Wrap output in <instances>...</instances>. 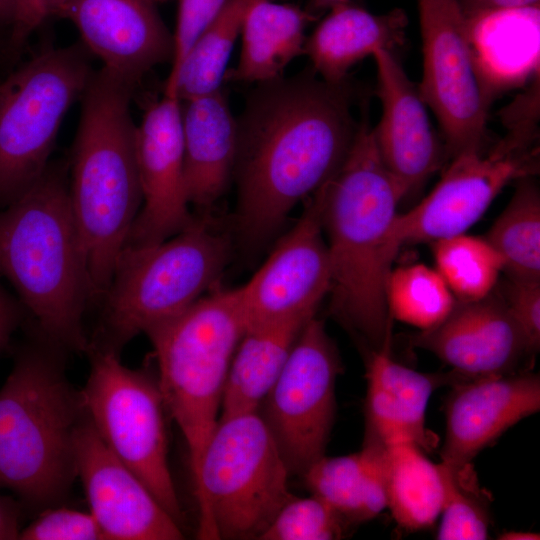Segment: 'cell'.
Segmentation results:
<instances>
[{"instance_id": "1", "label": "cell", "mask_w": 540, "mask_h": 540, "mask_svg": "<svg viewBox=\"0 0 540 540\" xmlns=\"http://www.w3.org/2000/svg\"><path fill=\"white\" fill-rule=\"evenodd\" d=\"M316 75L310 69L258 83L236 119L235 225L247 246L271 239L290 211L334 175L353 144L362 119L354 114L357 87L348 78L332 83Z\"/></svg>"}, {"instance_id": "2", "label": "cell", "mask_w": 540, "mask_h": 540, "mask_svg": "<svg viewBox=\"0 0 540 540\" xmlns=\"http://www.w3.org/2000/svg\"><path fill=\"white\" fill-rule=\"evenodd\" d=\"M331 264L332 311L370 352L391 343L386 287L401 248L394 236L405 192L378 153L367 109L339 169L318 189Z\"/></svg>"}, {"instance_id": "3", "label": "cell", "mask_w": 540, "mask_h": 540, "mask_svg": "<svg viewBox=\"0 0 540 540\" xmlns=\"http://www.w3.org/2000/svg\"><path fill=\"white\" fill-rule=\"evenodd\" d=\"M1 277L42 336L67 352H87L88 264L62 163H49L25 193L0 211Z\"/></svg>"}, {"instance_id": "4", "label": "cell", "mask_w": 540, "mask_h": 540, "mask_svg": "<svg viewBox=\"0 0 540 540\" xmlns=\"http://www.w3.org/2000/svg\"><path fill=\"white\" fill-rule=\"evenodd\" d=\"M0 389V488L24 510L63 501L77 476L75 440L86 415L65 374L67 351L35 328Z\"/></svg>"}, {"instance_id": "5", "label": "cell", "mask_w": 540, "mask_h": 540, "mask_svg": "<svg viewBox=\"0 0 540 540\" xmlns=\"http://www.w3.org/2000/svg\"><path fill=\"white\" fill-rule=\"evenodd\" d=\"M134 85L101 68L82 94L70 163L69 197L85 248L91 302H100L142 205Z\"/></svg>"}, {"instance_id": "6", "label": "cell", "mask_w": 540, "mask_h": 540, "mask_svg": "<svg viewBox=\"0 0 540 540\" xmlns=\"http://www.w3.org/2000/svg\"><path fill=\"white\" fill-rule=\"evenodd\" d=\"M230 238L207 216L148 247H123L100 302L89 349L120 355L125 345L218 285L229 261Z\"/></svg>"}, {"instance_id": "7", "label": "cell", "mask_w": 540, "mask_h": 540, "mask_svg": "<svg viewBox=\"0 0 540 540\" xmlns=\"http://www.w3.org/2000/svg\"><path fill=\"white\" fill-rule=\"evenodd\" d=\"M245 330L240 287L217 285L144 332L154 349L166 411L185 438L193 477L219 420L230 363Z\"/></svg>"}, {"instance_id": "8", "label": "cell", "mask_w": 540, "mask_h": 540, "mask_svg": "<svg viewBox=\"0 0 540 540\" xmlns=\"http://www.w3.org/2000/svg\"><path fill=\"white\" fill-rule=\"evenodd\" d=\"M290 471L258 411L220 416L195 474L199 539H259L290 492Z\"/></svg>"}, {"instance_id": "9", "label": "cell", "mask_w": 540, "mask_h": 540, "mask_svg": "<svg viewBox=\"0 0 540 540\" xmlns=\"http://www.w3.org/2000/svg\"><path fill=\"white\" fill-rule=\"evenodd\" d=\"M93 70L87 49L44 50L0 83V207L25 193L44 173L66 112Z\"/></svg>"}, {"instance_id": "10", "label": "cell", "mask_w": 540, "mask_h": 540, "mask_svg": "<svg viewBox=\"0 0 540 540\" xmlns=\"http://www.w3.org/2000/svg\"><path fill=\"white\" fill-rule=\"evenodd\" d=\"M86 354L91 367L81 394L88 419L107 448L181 524L168 463L167 411L157 378L122 365L114 353L89 349Z\"/></svg>"}, {"instance_id": "11", "label": "cell", "mask_w": 540, "mask_h": 540, "mask_svg": "<svg viewBox=\"0 0 540 540\" xmlns=\"http://www.w3.org/2000/svg\"><path fill=\"white\" fill-rule=\"evenodd\" d=\"M423 74L419 92L441 127L448 157L487 149L490 96L459 0H417Z\"/></svg>"}, {"instance_id": "12", "label": "cell", "mask_w": 540, "mask_h": 540, "mask_svg": "<svg viewBox=\"0 0 540 540\" xmlns=\"http://www.w3.org/2000/svg\"><path fill=\"white\" fill-rule=\"evenodd\" d=\"M341 370L336 345L314 316L299 333L258 410L291 474L302 476L325 455Z\"/></svg>"}, {"instance_id": "13", "label": "cell", "mask_w": 540, "mask_h": 540, "mask_svg": "<svg viewBox=\"0 0 540 540\" xmlns=\"http://www.w3.org/2000/svg\"><path fill=\"white\" fill-rule=\"evenodd\" d=\"M537 139L509 131L485 150L451 158L433 190L414 208L397 215L394 236L400 247L465 233L504 187L538 172Z\"/></svg>"}, {"instance_id": "14", "label": "cell", "mask_w": 540, "mask_h": 540, "mask_svg": "<svg viewBox=\"0 0 540 540\" xmlns=\"http://www.w3.org/2000/svg\"><path fill=\"white\" fill-rule=\"evenodd\" d=\"M332 272L318 189L296 224L240 287L246 330L285 319L312 318L330 293ZM245 330V331H246Z\"/></svg>"}, {"instance_id": "15", "label": "cell", "mask_w": 540, "mask_h": 540, "mask_svg": "<svg viewBox=\"0 0 540 540\" xmlns=\"http://www.w3.org/2000/svg\"><path fill=\"white\" fill-rule=\"evenodd\" d=\"M142 205L123 247L159 244L194 220L184 182L181 102L164 95L136 125Z\"/></svg>"}, {"instance_id": "16", "label": "cell", "mask_w": 540, "mask_h": 540, "mask_svg": "<svg viewBox=\"0 0 540 540\" xmlns=\"http://www.w3.org/2000/svg\"><path fill=\"white\" fill-rule=\"evenodd\" d=\"M77 476L108 540H179V524L140 478L103 443L87 415L75 440Z\"/></svg>"}, {"instance_id": "17", "label": "cell", "mask_w": 540, "mask_h": 540, "mask_svg": "<svg viewBox=\"0 0 540 540\" xmlns=\"http://www.w3.org/2000/svg\"><path fill=\"white\" fill-rule=\"evenodd\" d=\"M411 343L435 354L462 381L520 371L532 354L495 288L478 300H456L445 319L414 334Z\"/></svg>"}, {"instance_id": "18", "label": "cell", "mask_w": 540, "mask_h": 540, "mask_svg": "<svg viewBox=\"0 0 540 540\" xmlns=\"http://www.w3.org/2000/svg\"><path fill=\"white\" fill-rule=\"evenodd\" d=\"M382 114L373 128L380 158L407 196L418 190L448 157L434 132L427 104L391 51L373 53Z\"/></svg>"}, {"instance_id": "19", "label": "cell", "mask_w": 540, "mask_h": 540, "mask_svg": "<svg viewBox=\"0 0 540 540\" xmlns=\"http://www.w3.org/2000/svg\"><path fill=\"white\" fill-rule=\"evenodd\" d=\"M60 16L75 25L103 68L134 86L155 66L172 62L174 37L152 0H67Z\"/></svg>"}, {"instance_id": "20", "label": "cell", "mask_w": 540, "mask_h": 540, "mask_svg": "<svg viewBox=\"0 0 540 540\" xmlns=\"http://www.w3.org/2000/svg\"><path fill=\"white\" fill-rule=\"evenodd\" d=\"M540 410V377L527 369L452 385L441 461L470 463L506 430Z\"/></svg>"}, {"instance_id": "21", "label": "cell", "mask_w": 540, "mask_h": 540, "mask_svg": "<svg viewBox=\"0 0 540 540\" xmlns=\"http://www.w3.org/2000/svg\"><path fill=\"white\" fill-rule=\"evenodd\" d=\"M365 401L366 433L385 444L413 442L424 451L436 439L426 427V409L433 392L461 380L452 372L422 373L394 360L390 343L368 354Z\"/></svg>"}, {"instance_id": "22", "label": "cell", "mask_w": 540, "mask_h": 540, "mask_svg": "<svg viewBox=\"0 0 540 540\" xmlns=\"http://www.w3.org/2000/svg\"><path fill=\"white\" fill-rule=\"evenodd\" d=\"M180 102L186 195L190 205L206 211L234 174L237 121L222 87Z\"/></svg>"}, {"instance_id": "23", "label": "cell", "mask_w": 540, "mask_h": 540, "mask_svg": "<svg viewBox=\"0 0 540 540\" xmlns=\"http://www.w3.org/2000/svg\"><path fill=\"white\" fill-rule=\"evenodd\" d=\"M329 11L304 45L312 69L325 81H344L350 68L376 50L392 52L404 43L407 17L400 9L373 14L346 3Z\"/></svg>"}, {"instance_id": "24", "label": "cell", "mask_w": 540, "mask_h": 540, "mask_svg": "<svg viewBox=\"0 0 540 540\" xmlns=\"http://www.w3.org/2000/svg\"><path fill=\"white\" fill-rule=\"evenodd\" d=\"M480 76L490 94L515 87L539 71V7L467 19Z\"/></svg>"}, {"instance_id": "25", "label": "cell", "mask_w": 540, "mask_h": 540, "mask_svg": "<svg viewBox=\"0 0 540 540\" xmlns=\"http://www.w3.org/2000/svg\"><path fill=\"white\" fill-rule=\"evenodd\" d=\"M302 477L311 494L349 524L369 521L387 508L386 445L375 437L365 435L356 453L322 456Z\"/></svg>"}, {"instance_id": "26", "label": "cell", "mask_w": 540, "mask_h": 540, "mask_svg": "<svg viewBox=\"0 0 540 540\" xmlns=\"http://www.w3.org/2000/svg\"><path fill=\"white\" fill-rule=\"evenodd\" d=\"M315 18L295 5L257 1L243 24L239 62L226 70L224 80L258 84L282 77L286 66L304 54L305 30Z\"/></svg>"}, {"instance_id": "27", "label": "cell", "mask_w": 540, "mask_h": 540, "mask_svg": "<svg viewBox=\"0 0 540 540\" xmlns=\"http://www.w3.org/2000/svg\"><path fill=\"white\" fill-rule=\"evenodd\" d=\"M310 319L295 317L245 331L230 363L220 416L259 410Z\"/></svg>"}, {"instance_id": "28", "label": "cell", "mask_w": 540, "mask_h": 540, "mask_svg": "<svg viewBox=\"0 0 540 540\" xmlns=\"http://www.w3.org/2000/svg\"><path fill=\"white\" fill-rule=\"evenodd\" d=\"M386 445L387 508L408 531L431 527L439 518L444 486L439 464L430 461L413 442Z\"/></svg>"}, {"instance_id": "29", "label": "cell", "mask_w": 540, "mask_h": 540, "mask_svg": "<svg viewBox=\"0 0 540 540\" xmlns=\"http://www.w3.org/2000/svg\"><path fill=\"white\" fill-rule=\"evenodd\" d=\"M257 1H225L183 58L172 86L164 95L185 101L221 88L237 37Z\"/></svg>"}, {"instance_id": "30", "label": "cell", "mask_w": 540, "mask_h": 540, "mask_svg": "<svg viewBox=\"0 0 540 540\" xmlns=\"http://www.w3.org/2000/svg\"><path fill=\"white\" fill-rule=\"evenodd\" d=\"M484 238L502 258L506 276L540 280V192L531 177L519 180Z\"/></svg>"}, {"instance_id": "31", "label": "cell", "mask_w": 540, "mask_h": 540, "mask_svg": "<svg viewBox=\"0 0 540 540\" xmlns=\"http://www.w3.org/2000/svg\"><path fill=\"white\" fill-rule=\"evenodd\" d=\"M432 243L435 269L457 301L478 300L494 290L504 265L485 238L463 233Z\"/></svg>"}, {"instance_id": "32", "label": "cell", "mask_w": 540, "mask_h": 540, "mask_svg": "<svg viewBox=\"0 0 540 540\" xmlns=\"http://www.w3.org/2000/svg\"><path fill=\"white\" fill-rule=\"evenodd\" d=\"M386 299L390 317L426 330L439 324L453 309L456 299L437 272L423 264L392 270Z\"/></svg>"}, {"instance_id": "33", "label": "cell", "mask_w": 540, "mask_h": 540, "mask_svg": "<svg viewBox=\"0 0 540 540\" xmlns=\"http://www.w3.org/2000/svg\"><path fill=\"white\" fill-rule=\"evenodd\" d=\"M444 496L439 540H484L489 537L488 494L480 487L470 463L451 465L440 462Z\"/></svg>"}, {"instance_id": "34", "label": "cell", "mask_w": 540, "mask_h": 540, "mask_svg": "<svg viewBox=\"0 0 540 540\" xmlns=\"http://www.w3.org/2000/svg\"><path fill=\"white\" fill-rule=\"evenodd\" d=\"M350 524L327 502L295 495L278 511L260 540H335Z\"/></svg>"}, {"instance_id": "35", "label": "cell", "mask_w": 540, "mask_h": 540, "mask_svg": "<svg viewBox=\"0 0 540 540\" xmlns=\"http://www.w3.org/2000/svg\"><path fill=\"white\" fill-rule=\"evenodd\" d=\"M21 540H102V530L94 516L64 507L41 511L27 527L22 528Z\"/></svg>"}, {"instance_id": "36", "label": "cell", "mask_w": 540, "mask_h": 540, "mask_svg": "<svg viewBox=\"0 0 540 540\" xmlns=\"http://www.w3.org/2000/svg\"><path fill=\"white\" fill-rule=\"evenodd\" d=\"M495 290L522 331L532 353L540 346V280H523L506 276Z\"/></svg>"}, {"instance_id": "37", "label": "cell", "mask_w": 540, "mask_h": 540, "mask_svg": "<svg viewBox=\"0 0 540 540\" xmlns=\"http://www.w3.org/2000/svg\"><path fill=\"white\" fill-rule=\"evenodd\" d=\"M226 0H179L174 37V54L164 92L173 84L179 66L199 35Z\"/></svg>"}, {"instance_id": "38", "label": "cell", "mask_w": 540, "mask_h": 540, "mask_svg": "<svg viewBox=\"0 0 540 540\" xmlns=\"http://www.w3.org/2000/svg\"><path fill=\"white\" fill-rule=\"evenodd\" d=\"M67 0H15L8 43L10 53L19 51L30 35L52 16H60Z\"/></svg>"}, {"instance_id": "39", "label": "cell", "mask_w": 540, "mask_h": 540, "mask_svg": "<svg viewBox=\"0 0 540 540\" xmlns=\"http://www.w3.org/2000/svg\"><path fill=\"white\" fill-rule=\"evenodd\" d=\"M28 312L18 297L0 282V352L8 345L12 334L23 323Z\"/></svg>"}, {"instance_id": "40", "label": "cell", "mask_w": 540, "mask_h": 540, "mask_svg": "<svg viewBox=\"0 0 540 540\" xmlns=\"http://www.w3.org/2000/svg\"><path fill=\"white\" fill-rule=\"evenodd\" d=\"M540 0H459L467 19L483 14L539 7Z\"/></svg>"}, {"instance_id": "41", "label": "cell", "mask_w": 540, "mask_h": 540, "mask_svg": "<svg viewBox=\"0 0 540 540\" xmlns=\"http://www.w3.org/2000/svg\"><path fill=\"white\" fill-rule=\"evenodd\" d=\"M23 512L18 500L0 494V540L18 539Z\"/></svg>"}, {"instance_id": "42", "label": "cell", "mask_w": 540, "mask_h": 540, "mask_svg": "<svg viewBox=\"0 0 540 540\" xmlns=\"http://www.w3.org/2000/svg\"><path fill=\"white\" fill-rule=\"evenodd\" d=\"M15 13V0H0V26H11Z\"/></svg>"}, {"instance_id": "43", "label": "cell", "mask_w": 540, "mask_h": 540, "mask_svg": "<svg viewBox=\"0 0 540 540\" xmlns=\"http://www.w3.org/2000/svg\"><path fill=\"white\" fill-rule=\"evenodd\" d=\"M351 0H309L307 10L315 15V13L330 10L331 8L350 3Z\"/></svg>"}, {"instance_id": "44", "label": "cell", "mask_w": 540, "mask_h": 540, "mask_svg": "<svg viewBox=\"0 0 540 540\" xmlns=\"http://www.w3.org/2000/svg\"><path fill=\"white\" fill-rule=\"evenodd\" d=\"M498 538L502 540H539L540 535L530 531H506Z\"/></svg>"}]
</instances>
